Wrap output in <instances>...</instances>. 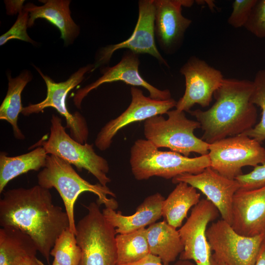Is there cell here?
<instances>
[{
  "instance_id": "cell-6",
  "label": "cell",
  "mask_w": 265,
  "mask_h": 265,
  "mask_svg": "<svg viewBox=\"0 0 265 265\" xmlns=\"http://www.w3.org/2000/svg\"><path fill=\"white\" fill-rule=\"evenodd\" d=\"M87 213L76 224V238L81 256L78 265H117L115 228L91 202Z\"/></svg>"
},
{
  "instance_id": "cell-25",
  "label": "cell",
  "mask_w": 265,
  "mask_h": 265,
  "mask_svg": "<svg viewBox=\"0 0 265 265\" xmlns=\"http://www.w3.org/2000/svg\"><path fill=\"white\" fill-rule=\"evenodd\" d=\"M8 87L6 95L0 106V119L6 121L12 127L14 137L23 140L25 136L18 125L19 115L23 108L21 94L24 88L32 79V76L28 71L12 78L8 75Z\"/></svg>"
},
{
  "instance_id": "cell-38",
  "label": "cell",
  "mask_w": 265,
  "mask_h": 265,
  "mask_svg": "<svg viewBox=\"0 0 265 265\" xmlns=\"http://www.w3.org/2000/svg\"><path fill=\"white\" fill-rule=\"evenodd\" d=\"M52 265H59L56 262H55L54 261H53Z\"/></svg>"
},
{
  "instance_id": "cell-1",
  "label": "cell",
  "mask_w": 265,
  "mask_h": 265,
  "mask_svg": "<svg viewBox=\"0 0 265 265\" xmlns=\"http://www.w3.org/2000/svg\"><path fill=\"white\" fill-rule=\"evenodd\" d=\"M0 225L13 227L28 235L38 251L50 263L51 251L60 234L69 228L66 211L53 202L50 190L39 185L2 192Z\"/></svg>"
},
{
  "instance_id": "cell-20",
  "label": "cell",
  "mask_w": 265,
  "mask_h": 265,
  "mask_svg": "<svg viewBox=\"0 0 265 265\" xmlns=\"http://www.w3.org/2000/svg\"><path fill=\"white\" fill-rule=\"evenodd\" d=\"M70 1L68 0H49L42 6L27 3L24 6V9L29 14L28 27L32 26L36 19H44L59 30L60 37L64 40L65 45L72 43L78 36L80 28L71 17Z\"/></svg>"
},
{
  "instance_id": "cell-34",
  "label": "cell",
  "mask_w": 265,
  "mask_h": 265,
  "mask_svg": "<svg viewBox=\"0 0 265 265\" xmlns=\"http://www.w3.org/2000/svg\"><path fill=\"white\" fill-rule=\"evenodd\" d=\"M24 0L20 1H6L7 10L9 11L10 14H15L18 12L19 13L24 8L23 3Z\"/></svg>"
},
{
  "instance_id": "cell-13",
  "label": "cell",
  "mask_w": 265,
  "mask_h": 265,
  "mask_svg": "<svg viewBox=\"0 0 265 265\" xmlns=\"http://www.w3.org/2000/svg\"><path fill=\"white\" fill-rule=\"evenodd\" d=\"M155 15L154 0H139L138 20L131 36L125 41L102 48L98 53L92 72L100 66L108 63L114 52L122 49H127L137 54H149L156 58L160 64L168 66L156 45Z\"/></svg>"
},
{
  "instance_id": "cell-14",
  "label": "cell",
  "mask_w": 265,
  "mask_h": 265,
  "mask_svg": "<svg viewBox=\"0 0 265 265\" xmlns=\"http://www.w3.org/2000/svg\"><path fill=\"white\" fill-rule=\"evenodd\" d=\"M131 94L132 100L128 108L117 117L108 121L98 133L95 144L98 149L105 151L109 148L114 136L126 126L166 114L177 104L172 98L159 100L146 97L142 90L135 86L131 87Z\"/></svg>"
},
{
  "instance_id": "cell-32",
  "label": "cell",
  "mask_w": 265,
  "mask_h": 265,
  "mask_svg": "<svg viewBox=\"0 0 265 265\" xmlns=\"http://www.w3.org/2000/svg\"><path fill=\"white\" fill-rule=\"evenodd\" d=\"M240 188L252 189L265 186V163L258 165L248 173L241 174L235 179Z\"/></svg>"
},
{
  "instance_id": "cell-29",
  "label": "cell",
  "mask_w": 265,
  "mask_h": 265,
  "mask_svg": "<svg viewBox=\"0 0 265 265\" xmlns=\"http://www.w3.org/2000/svg\"><path fill=\"white\" fill-rule=\"evenodd\" d=\"M29 19L28 13L24 8L19 13L18 18L12 26L0 37V45L2 46L11 39H19L34 43L28 35L26 29Z\"/></svg>"
},
{
  "instance_id": "cell-30",
  "label": "cell",
  "mask_w": 265,
  "mask_h": 265,
  "mask_svg": "<svg viewBox=\"0 0 265 265\" xmlns=\"http://www.w3.org/2000/svg\"><path fill=\"white\" fill-rule=\"evenodd\" d=\"M244 27L256 37L265 38V0H257Z\"/></svg>"
},
{
  "instance_id": "cell-5",
  "label": "cell",
  "mask_w": 265,
  "mask_h": 265,
  "mask_svg": "<svg viewBox=\"0 0 265 265\" xmlns=\"http://www.w3.org/2000/svg\"><path fill=\"white\" fill-rule=\"evenodd\" d=\"M166 114L167 119L158 115L144 121L146 139L159 149L167 148L186 157L191 153L208 154L209 144L194 134L195 130L201 128L199 122L188 119L185 111L177 109Z\"/></svg>"
},
{
  "instance_id": "cell-24",
  "label": "cell",
  "mask_w": 265,
  "mask_h": 265,
  "mask_svg": "<svg viewBox=\"0 0 265 265\" xmlns=\"http://www.w3.org/2000/svg\"><path fill=\"white\" fill-rule=\"evenodd\" d=\"M200 198V194L196 188L186 183L180 182L163 201L162 216L175 228L180 227L189 210L199 202Z\"/></svg>"
},
{
  "instance_id": "cell-9",
  "label": "cell",
  "mask_w": 265,
  "mask_h": 265,
  "mask_svg": "<svg viewBox=\"0 0 265 265\" xmlns=\"http://www.w3.org/2000/svg\"><path fill=\"white\" fill-rule=\"evenodd\" d=\"M93 68V64L87 65L80 68L66 81L55 82L36 67L46 84L47 96L43 101L39 103L30 104L24 107L22 114L28 116L38 113L49 107H53L65 118L66 128L69 129L70 136L81 144L86 143L89 136L86 121L80 112L77 111L72 114L69 111L66 106V99L69 92L82 82L84 79V75L89 71L92 72Z\"/></svg>"
},
{
  "instance_id": "cell-19",
  "label": "cell",
  "mask_w": 265,
  "mask_h": 265,
  "mask_svg": "<svg viewBox=\"0 0 265 265\" xmlns=\"http://www.w3.org/2000/svg\"><path fill=\"white\" fill-rule=\"evenodd\" d=\"M165 198L159 193L147 196L130 215H124L120 211L105 208L102 212L106 220L115 228L117 234L130 233L145 228L162 216Z\"/></svg>"
},
{
  "instance_id": "cell-8",
  "label": "cell",
  "mask_w": 265,
  "mask_h": 265,
  "mask_svg": "<svg viewBox=\"0 0 265 265\" xmlns=\"http://www.w3.org/2000/svg\"><path fill=\"white\" fill-rule=\"evenodd\" d=\"M211 167L231 179L246 166L265 163V148L256 140L243 134L226 137L209 144Z\"/></svg>"
},
{
  "instance_id": "cell-27",
  "label": "cell",
  "mask_w": 265,
  "mask_h": 265,
  "mask_svg": "<svg viewBox=\"0 0 265 265\" xmlns=\"http://www.w3.org/2000/svg\"><path fill=\"white\" fill-rule=\"evenodd\" d=\"M53 261L59 265H78L81 251L75 234L69 228L64 230L56 240L51 251Z\"/></svg>"
},
{
  "instance_id": "cell-10",
  "label": "cell",
  "mask_w": 265,
  "mask_h": 265,
  "mask_svg": "<svg viewBox=\"0 0 265 265\" xmlns=\"http://www.w3.org/2000/svg\"><path fill=\"white\" fill-rule=\"evenodd\" d=\"M206 236L212 251L226 265H253L265 239V234L239 235L222 219L207 228Z\"/></svg>"
},
{
  "instance_id": "cell-7",
  "label": "cell",
  "mask_w": 265,
  "mask_h": 265,
  "mask_svg": "<svg viewBox=\"0 0 265 265\" xmlns=\"http://www.w3.org/2000/svg\"><path fill=\"white\" fill-rule=\"evenodd\" d=\"M49 136L44 137L32 145L28 149L43 147L48 155H55L81 171L87 170L104 186L111 182L107 174L109 167L107 161L97 154L93 144H81L74 139L66 132L62 120L53 114Z\"/></svg>"
},
{
  "instance_id": "cell-37",
  "label": "cell",
  "mask_w": 265,
  "mask_h": 265,
  "mask_svg": "<svg viewBox=\"0 0 265 265\" xmlns=\"http://www.w3.org/2000/svg\"><path fill=\"white\" fill-rule=\"evenodd\" d=\"M211 265H226L222 261L218 259L213 253L211 259Z\"/></svg>"
},
{
  "instance_id": "cell-3",
  "label": "cell",
  "mask_w": 265,
  "mask_h": 265,
  "mask_svg": "<svg viewBox=\"0 0 265 265\" xmlns=\"http://www.w3.org/2000/svg\"><path fill=\"white\" fill-rule=\"evenodd\" d=\"M37 177L38 185L48 189L54 188L59 193L69 218V229L75 234L74 205L81 193H93L98 196L97 202L106 208L115 210L118 207L115 199L107 197L116 196L107 186L90 183L80 176L71 164L55 155H48L46 165Z\"/></svg>"
},
{
  "instance_id": "cell-12",
  "label": "cell",
  "mask_w": 265,
  "mask_h": 265,
  "mask_svg": "<svg viewBox=\"0 0 265 265\" xmlns=\"http://www.w3.org/2000/svg\"><path fill=\"white\" fill-rule=\"evenodd\" d=\"M180 72L185 77L186 89L175 107L183 111L188 112L195 104L209 106L224 79L220 71L196 56L190 57Z\"/></svg>"
},
{
  "instance_id": "cell-21",
  "label": "cell",
  "mask_w": 265,
  "mask_h": 265,
  "mask_svg": "<svg viewBox=\"0 0 265 265\" xmlns=\"http://www.w3.org/2000/svg\"><path fill=\"white\" fill-rule=\"evenodd\" d=\"M150 253L158 256L163 265H169L184 251L178 230L165 220L155 222L146 228Z\"/></svg>"
},
{
  "instance_id": "cell-28",
  "label": "cell",
  "mask_w": 265,
  "mask_h": 265,
  "mask_svg": "<svg viewBox=\"0 0 265 265\" xmlns=\"http://www.w3.org/2000/svg\"><path fill=\"white\" fill-rule=\"evenodd\" d=\"M254 89L251 102L259 106L262 110L260 122L249 131L243 134L252 138L260 143L265 140V69L259 70L254 80Z\"/></svg>"
},
{
  "instance_id": "cell-36",
  "label": "cell",
  "mask_w": 265,
  "mask_h": 265,
  "mask_svg": "<svg viewBox=\"0 0 265 265\" xmlns=\"http://www.w3.org/2000/svg\"><path fill=\"white\" fill-rule=\"evenodd\" d=\"M253 265H265V239L262 243L256 261Z\"/></svg>"
},
{
  "instance_id": "cell-18",
  "label": "cell",
  "mask_w": 265,
  "mask_h": 265,
  "mask_svg": "<svg viewBox=\"0 0 265 265\" xmlns=\"http://www.w3.org/2000/svg\"><path fill=\"white\" fill-rule=\"evenodd\" d=\"M231 226L244 236L265 234V186L252 189L240 188L235 193Z\"/></svg>"
},
{
  "instance_id": "cell-17",
  "label": "cell",
  "mask_w": 265,
  "mask_h": 265,
  "mask_svg": "<svg viewBox=\"0 0 265 265\" xmlns=\"http://www.w3.org/2000/svg\"><path fill=\"white\" fill-rule=\"evenodd\" d=\"M139 64L138 54L127 51L118 63L113 67L105 68L101 77L76 92L73 98L75 105L80 109L83 99L90 92L104 83L118 81H123L132 86L145 88L149 91L150 97L153 99L166 100L171 98L169 90H159L142 78L138 71Z\"/></svg>"
},
{
  "instance_id": "cell-35",
  "label": "cell",
  "mask_w": 265,
  "mask_h": 265,
  "mask_svg": "<svg viewBox=\"0 0 265 265\" xmlns=\"http://www.w3.org/2000/svg\"><path fill=\"white\" fill-rule=\"evenodd\" d=\"M16 265H44L36 256L26 257L22 259Z\"/></svg>"
},
{
  "instance_id": "cell-2",
  "label": "cell",
  "mask_w": 265,
  "mask_h": 265,
  "mask_svg": "<svg viewBox=\"0 0 265 265\" xmlns=\"http://www.w3.org/2000/svg\"><path fill=\"white\" fill-rule=\"evenodd\" d=\"M253 89V81L224 79L214 93L215 101L211 108L190 110L203 131L201 139L211 144L252 129L257 119L256 107L250 101Z\"/></svg>"
},
{
  "instance_id": "cell-23",
  "label": "cell",
  "mask_w": 265,
  "mask_h": 265,
  "mask_svg": "<svg viewBox=\"0 0 265 265\" xmlns=\"http://www.w3.org/2000/svg\"><path fill=\"white\" fill-rule=\"evenodd\" d=\"M37 246L27 234L13 227L0 229V265H16L22 259L36 256Z\"/></svg>"
},
{
  "instance_id": "cell-16",
  "label": "cell",
  "mask_w": 265,
  "mask_h": 265,
  "mask_svg": "<svg viewBox=\"0 0 265 265\" xmlns=\"http://www.w3.org/2000/svg\"><path fill=\"white\" fill-rule=\"evenodd\" d=\"M193 0H154L155 35L161 50L173 54L181 47L186 31L192 23L184 17L182 7L191 6Z\"/></svg>"
},
{
  "instance_id": "cell-31",
  "label": "cell",
  "mask_w": 265,
  "mask_h": 265,
  "mask_svg": "<svg viewBox=\"0 0 265 265\" xmlns=\"http://www.w3.org/2000/svg\"><path fill=\"white\" fill-rule=\"evenodd\" d=\"M257 0H235L233 2V10L227 23L231 26L239 28L244 26Z\"/></svg>"
},
{
  "instance_id": "cell-15",
  "label": "cell",
  "mask_w": 265,
  "mask_h": 265,
  "mask_svg": "<svg viewBox=\"0 0 265 265\" xmlns=\"http://www.w3.org/2000/svg\"><path fill=\"white\" fill-rule=\"evenodd\" d=\"M172 182H184L200 190L217 209L222 219L231 225L233 197L240 188L236 179L224 177L208 167L197 174L178 175Z\"/></svg>"
},
{
  "instance_id": "cell-4",
  "label": "cell",
  "mask_w": 265,
  "mask_h": 265,
  "mask_svg": "<svg viewBox=\"0 0 265 265\" xmlns=\"http://www.w3.org/2000/svg\"><path fill=\"white\" fill-rule=\"evenodd\" d=\"M130 163L134 178L138 181L154 176L172 179L183 174H197L211 166L208 154L189 158L171 151L159 150L144 139L136 140L132 146Z\"/></svg>"
},
{
  "instance_id": "cell-22",
  "label": "cell",
  "mask_w": 265,
  "mask_h": 265,
  "mask_svg": "<svg viewBox=\"0 0 265 265\" xmlns=\"http://www.w3.org/2000/svg\"><path fill=\"white\" fill-rule=\"evenodd\" d=\"M48 154L42 147L21 155L9 157L0 153V193L7 184L15 178L29 171H38L46 164Z\"/></svg>"
},
{
  "instance_id": "cell-33",
  "label": "cell",
  "mask_w": 265,
  "mask_h": 265,
  "mask_svg": "<svg viewBox=\"0 0 265 265\" xmlns=\"http://www.w3.org/2000/svg\"><path fill=\"white\" fill-rule=\"evenodd\" d=\"M124 265H163L159 257L151 254L138 262ZM173 265H196L188 260H180Z\"/></svg>"
},
{
  "instance_id": "cell-26",
  "label": "cell",
  "mask_w": 265,
  "mask_h": 265,
  "mask_svg": "<svg viewBox=\"0 0 265 265\" xmlns=\"http://www.w3.org/2000/svg\"><path fill=\"white\" fill-rule=\"evenodd\" d=\"M117 265L134 263L150 254L146 228L116 236Z\"/></svg>"
},
{
  "instance_id": "cell-11",
  "label": "cell",
  "mask_w": 265,
  "mask_h": 265,
  "mask_svg": "<svg viewBox=\"0 0 265 265\" xmlns=\"http://www.w3.org/2000/svg\"><path fill=\"white\" fill-rule=\"evenodd\" d=\"M215 206L202 199L193 207L186 221L178 230L184 246L180 260H193L196 265H211L212 250L206 236L207 226L219 215Z\"/></svg>"
}]
</instances>
